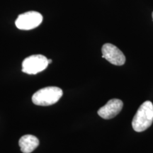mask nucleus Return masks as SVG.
<instances>
[{"instance_id": "nucleus-1", "label": "nucleus", "mask_w": 153, "mask_h": 153, "mask_svg": "<svg viewBox=\"0 0 153 153\" xmlns=\"http://www.w3.org/2000/svg\"><path fill=\"white\" fill-rule=\"evenodd\" d=\"M153 123V104L150 101H145L139 107L132 120L135 131L143 132L150 128Z\"/></svg>"}, {"instance_id": "nucleus-2", "label": "nucleus", "mask_w": 153, "mask_h": 153, "mask_svg": "<svg viewBox=\"0 0 153 153\" xmlns=\"http://www.w3.org/2000/svg\"><path fill=\"white\" fill-rule=\"evenodd\" d=\"M62 90L57 87H46L34 93L32 101L38 106H51L57 103L62 96Z\"/></svg>"}, {"instance_id": "nucleus-3", "label": "nucleus", "mask_w": 153, "mask_h": 153, "mask_svg": "<svg viewBox=\"0 0 153 153\" xmlns=\"http://www.w3.org/2000/svg\"><path fill=\"white\" fill-rule=\"evenodd\" d=\"M48 65V60L44 55H30L23 61L22 72L28 74H36L43 71Z\"/></svg>"}, {"instance_id": "nucleus-4", "label": "nucleus", "mask_w": 153, "mask_h": 153, "mask_svg": "<svg viewBox=\"0 0 153 153\" xmlns=\"http://www.w3.org/2000/svg\"><path fill=\"white\" fill-rule=\"evenodd\" d=\"M43 22V16L37 11H28L20 14L15 22L16 26L20 30H31L38 27Z\"/></svg>"}, {"instance_id": "nucleus-5", "label": "nucleus", "mask_w": 153, "mask_h": 153, "mask_svg": "<svg viewBox=\"0 0 153 153\" xmlns=\"http://www.w3.org/2000/svg\"><path fill=\"white\" fill-rule=\"evenodd\" d=\"M102 57L114 65L120 66L126 62V57L122 51L117 47L111 43H106L103 45Z\"/></svg>"}, {"instance_id": "nucleus-6", "label": "nucleus", "mask_w": 153, "mask_h": 153, "mask_svg": "<svg viewBox=\"0 0 153 153\" xmlns=\"http://www.w3.org/2000/svg\"><path fill=\"white\" fill-rule=\"evenodd\" d=\"M123 106V101L118 99H111L98 111L99 116L104 119L114 118L120 112Z\"/></svg>"}, {"instance_id": "nucleus-7", "label": "nucleus", "mask_w": 153, "mask_h": 153, "mask_svg": "<svg viewBox=\"0 0 153 153\" xmlns=\"http://www.w3.org/2000/svg\"><path fill=\"white\" fill-rule=\"evenodd\" d=\"M21 150L23 153H30L39 145V140L32 135H25L19 141Z\"/></svg>"}, {"instance_id": "nucleus-8", "label": "nucleus", "mask_w": 153, "mask_h": 153, "mask_svg": "<svg viewBox=\"0 0 153 153\" xmlns=\"http://www.w3.org/2000/svg\"><path fill=\"white\" fill-rule=\"evenodd\" d=\"M48 62H49V64H50V63L52 62V60H48Z\"/></svg>"}, {"instance_id": "nucleus-9", "label": "nucleus", "mask_w": 153, "mask_h": 153, "mask_svg": "<svg viewBox=\"0 0 153 153\" xmlns=\"http://www.w3.org/2000/svg\"><path fill=\"white\" fill-rule=\"evenodd\" d=\"M152 19H153V12H152Z\"/></svg>"}]
</instances>
